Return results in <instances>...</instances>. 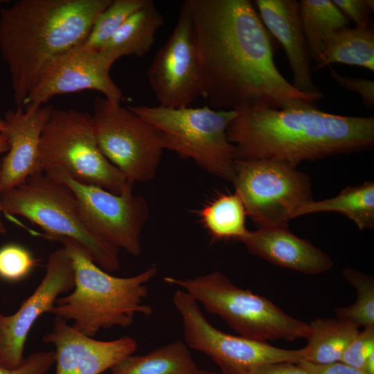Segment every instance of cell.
<instances>
[{
    "instance_id": "1",
    "label": "cell",
    "mask_w": 374,
    "mask_h": 374,
    "mask_svg": "<svg viewBox=\"0 0 374 374\" xmlns=\"http://www.w3.org/2000/svg\"><path fill=\"white\" fill-rule=\"evenodd\" d=\"M187 1L212 107L282 109L323 98L297 91L278 71L271 35L251 1Z\"/></svg>"
},
{
    "instance_id": "2",
    "label": "cell",
    "mask_w": 374,
    "mask_h": 374,
    "mask_svg": "<svg viewBox=\"0 0 374 374\" xmlns=\"http://www.w3.org/2000/svg\"><path fill=\"white\" fill-rule=\"evenodd\" d=\"M236 112L226 132L236 159H274L297 166L303 161L371 150L374 145L373 117L328 113L314 103Z\"/></svg>"
},
{
    "instance_id": "3",
    "label": "cell",
    "mask_w": 374,
    "mask_h": 374,
    "mask_svg": "<svg viewBox=\"0 0 374 374\" xmlns=\"http://www.w3.org/2000/svg\"><path fill=\"white\" fill-rule=\"evenodd\" d=\"M112 0H19L0 8V54L23 107L42 67L81 45Z\"/></svg>"
},
{
    "instance_id": "4",
    "label": "cell",
    "mask_w": 374,
    "mask_h": 374,
    "mask_svg": "<svg viewBox=\"0 0 374 374\" xmlns=\"http://www.w3.org/2000/svg\"><path fill=\"white\" fill-rule=\"evenodd\" d=\"M71 258L75 284L70 294L59 297L50 313L65 320L79 332L93 337L100 329L131 326L137 314L150 315L153 310L143 302L147 283L157 269L150 267L130 277L112 276L93 261L77 241L58 238Z\"/></svg>"
},
{
    "instance_id": "5",
    "label": "cell",
    "mask_w": 374,
    "mask_h": 374,
    "mask_svg": "<svg viewBox=\"0 0 374 374\" xmlns=\"http://www.w3.org/2000/svg\"><path fill=\"white\" fill-rule=\"evenodd\" d=\"M163 280L182 288L240 336L262 341H294L307 339L310 334L309 323L287 314L267 298L236 286L220 271Z\"/></svg>"
},
{
    "instance_id": "6",
    "label": "cell",
    "mask_w": 374,
    "mask_h": 374,
    "mask_svg": "<svg viewBox=\"0 0 374 374\" xmlns=\"http://www.w3.org/2000/svg\"><path fill=\"white\" fill-rule=\"evenodd\" d=\"M128 108L161 132L164 149L175 152L182 159H191L213 176L233 181L235 150L226 132L236 111L215 110L208 106L175 109L137 105Z\"/></svg>"
},
{
    "instance_id": "7",
    "label": "cell",
    "mask_w": 374,
    "mask_h": 374,
    "mask_svg": "<svg viewBox=\"0 0 374 374\" xmlns=\"http://www.w3.org/2000/svg\"><path fill=\"white\" fill-rule=\"evenodd\" d=\"M1 204L5 213L26 218L42 228L48 238L77 241L103 270L118 268V249L89 229L71 190L44 172L35 174L24 184L1 193Z\"/></svg>"
},
{
    "instance_id": "8",
    "label": "cell",
    "mask_w": 374,
    "mask_h": 374,
    "mask_svg": "<svg viewBox=\"0 0 374 374\" xmlns=\"http://www.w3.org/2000/svg\"><path fill=\"white\" fill-rule=\"evenodd\" d=\"M39 159L42 172L62 168L80 183L116 195L132 190L133 183L100 151L88 112L53 108L41 135Z\"/></svg>"
},
{
    "instance_id": "9",
    "label": "cell",
    "mask_w": 374,
    "mask_h": 374,
    "mask_svg": "<svg viewBox=\"0 0 374 374\" xmlns=\"http://www.w3.org/2000/svg\"><path fill=\"white\" fill-rule=\"evenodd\" d=\"M296 167L274 159H235V193L258 229L288 226L313 200L310 177Z\"/></svg>"
},
{
    "instance_id": "10",
    "label": "cell",
    "mask_w": 374,
    "mask_h": 374,
    "mask_svg": "<svg viewBox=\"0 0 374 374\" xmlns=\"http://www.w3.org/2000/svg\"><path fill=\"white\" fill-rule=\"evenodd\" d=\"M92 120L98 147L133 184L156 175L163 150L161 132L121 103L98 97Z\"/></svg>"
},
{
    "instance_id": "11",
    "label": "cell",
    "mask_w": 374,
    "mask_h": 374,
    "mask_svg": "<svg viewBox=\"0 0 374 374\" xmlns=\"http://www.w3.org/2000/svg\"><path fill=\"white\" fill-rule=\"evenodd\" d=\"M173 303L183 322L186 345L210 357L222 374H246L260 365L277 362L299 363L305 360L308 350L285 349L267 341L235 336L215 328L186 292L178 289Z\"/></svg>"
},
{
    "instance_id": "12",
    "label": "cell",
    "mask_w": 374,
    "mask_h": 374,
    "mask_svg": "<svg viewBox=\"0 0 374 374\" xmlns=\"http://www.w3.org/2000/svg\"><path fill=\"white\" fill-rule=\"evenodd\" d=\"M44 172L71 190L84 220L94 233L118 249L135 256L141 253V235L149 217L148 204L143 196L134 195L132 190L116 195L80 183L62 168Z\"/></svg>"
},
{
    "instance_id": "13",
    "label": "cell",
    "mask_w": 374,
    "mask_h": 374,
    "mask_svg": "<svg viewBox=\"0 0 374 374\" xmlns=\"http://www.w3.org/2000/svg\"><path fill=\"white\" fill-rule=\"evenodd\" d=\"M147 76L161 106L188 107L199 97L206 96L203 69L187 1L179 9L172 33L154 55Z\"/></svg>"
},
{
    "instance_id": "14",
    "label": "cell",
    "mask_w": 374,
    "mask_h": 374,
    "mask_svg": "<svg viewBox=\"0 0 374 374\" xmlns=\"http://www.w3.org/2000/svg\"><path fill=\"white\" fill-rule=\"evenodd\" d=\"M75 274L71 256L64 247L48 258L44 276L39 285L12 314L0 313V367L19 368L24 362V346L35 322L51 312L61 294L71 292Z\"/></svg>"
},
{
    "instance_id": "15",
    "label": "cell",
    "mask_w": 374,
    "mask_h": 374,
    "mask_svg": "<svg viewBox=\"0 0 374 374\" xmlns=\"http://www.w3.org/2000/svg\"><path fill=\"white\" fill-rule=\"evenodd\" d=\"M112 63L100 51L80 46L48 60L39 70L23 105L41 107L56 95L96 90L104 98L121 103L123 93L110 76Z\"/></svg>"
},
{
    "instance_id": "16",
    "label": "cell",
    "mask_w": 374,
    "mask_h": 374,
    "mask_svg": "<svg viewBox=\"0 0 374 374\" xmlns=\"http://www.w3.org/2000/svg\"><path fill=\"white\" fill-rule=\"evenodd\" d=\"M43 341L55 348V374H100L137 349V342L131 337L97 340L59 317H55L52 330L43 337Z\"/></svg>"
},
{
    "instance_id": "17",
    "label": "cell",
    "mask_w": 374,
    "mask_h": 374,
    "mask_svg": "<svg viewBox=\"0 0 374 374\" xmlns=\"http://www.w3.org/2000/svg\"><path fill=\"white\" fill-rule=\"evenodd\" d=\"M53 107L24 106L8 110L1 120L2 133L9 148L1 160L0 192L14 188L37 173L39 165V142L44 125Z\"/></svg>"
},
{
    "instance_id": "18",
    "label": "cell",
    "mask_w": 374,
    "mask_h": 374,
    "mask_svg": "<svg viewBox=\"0 0 374 374\" xmlns=\"http://www.w3.org/2000/svg\"><path fill=\"white\" fill-rule=\"evenodd\" d=\"M253 5L265 28L282 45L299 91L323 95L312 75L311 56L296 0H255Z\"/></svg>"
},
{
    "instance_id": "19",
    "label": "cell",
    "mask_w": 374,
    "mask_h": 374,
    "mask_svg": "<svg viewBox=\"0 0 374 374\" xmlns=\"http://www.w3.org/2000/svg\"><path fill=\"white\" fill-rule=\"evenodd\" d=\"M241 242L251 254L303 274L316 275L333 267L332 260L326 253L293 234L288 226L249 231Z\"/></svg>"
},
{
    "instance_id": "20",
    "label": "cell",
    "mask_w": 374,
    "mask_h": 374,
    "mask_svg": "<svg viewBox=\"0 0 374 374\" xmlns=\"http://www.w3.org/2000/svg\"><path fill=\"white\" fill-rule=\"evenodd\" d=\"M163 21L154 1L148 0L127 19L100 52L112 64L123 56L142 57L152 48Z\"/></svg>"
},
{
    "instance_id": "21",
    "label": "cell",
    "mask_w": 374,
    "mask_h": 374,
    "mask_svg": "<svg viewBox=\"0 0 374 374\" xmlns=\"http://www.w3.org/2000/svg\"><path fill=\"white\" fill-rule=\"evenodd\" d=\"M111 374H197L188 346L176 340L141 355L126 356L110 368Z\"/></svg>"
},
{
    "instance_id": "22",
    "label": "cell",
    "mask_w": 374,
    "mask_h": 374,
    "mask_svg": "<svg viewBox=\"0 0 374 374\" xmlns=\"http://www.w3.org/2000/svg\"><path fill=\"white\" fill-rule=\"evenodd\" d=\"M312 70L332 63L358 66L374 71V31L368 27H345L328 38Z\"/></svg>"
},
{
    "instance_id": "23",
    "label": "cell",
    "mask_w": 374,
    "mask_h": 374,
    "mask_svg": "<svg viewBox=\"0 0 374 374\" xmlns=\"http://www.w3.org/2000/svg\"><path fill=\"white\" fill-rule=\"evenodd\" d=\"M319 212H337L352 220L359 230L374 227V182L348 186L331 198L314 199L300 208L294 217Z\"/></svg>"
},
{
    "instance_id": "24",
    "label": "cell",
    "mask_w": 374,
    "mask_h": 374,
    "mask_svg": "<svg viewBox=\"0 0 374 374\" xmlns=\"http://www.w3.org/2000/svg\"><path fill=\"white\" fill-rule=\"evenodd\" d=\"M197 213L203 227L213 240L241 242L249 232L245 224L244 204L235 192L219 195Z\"/></svg>"
},
{
    "instance_id": "25",
    "label": "cell",
    "mask_w": 374,
    "mask_h": 374,
    "mask_svg": "<svg viewBox=\"0 0 374 374\" xmlns=\"http://www.w3.org/2000/svg\"><path fill=\"white\" fill-rule=\"evenodd\" d=\"M309 325L305 361L317 364L340 362L346 348L359 331L355 325L337 318H317Z\"/></svg>"
},
{
    "instance_id": "26",
    "label": "cell",
    "mask_w": 374,
    "mask_h": 374,
    "mask_svg": "<svg viewBox=\"0 0 374 374\" xmlns=\"http://www.w3.org/2000/svg\"><path fill=\"white\" fill-rule=\"evenodd\" d=\"M299 3L311 59L317 62L330 35L337 30L348 27L350 21L332 0H301Z\"/></svg>"
},
{
    "instance_id": "27",
    "label": "cell",
    "mask_w": 374,
    "mask_h": 374,
    "mask_svg": "<svg viewBox=\"0 0 374 374\" xmlns=\"http://www.w3.org/2000/svg\"><path fill=\"white\" fill-rule=\"evenodd\" d=\"M343 277L356 290L357 299L348 306L335 309L337 319L350 323L357 328L374 327V278L351 267L342 271Z\"/></svg>"
},
{
    "instance_id": "28",
    "label": "cell",
    "mask_w": 374,
    "mask_h": 374,
    "mask_svg": "<svg viewBox=\"0 0 374 374\" xmlns=\"http://www.w3.org/2000/svg\"><path fill=\"white\" fill-rule=\"evenodd\" d=\"M148 1L112 0L99 14L80 46L88 51H101L127 19L145 6Z\"/></svg>"
},
{
    "instance_id": "29",
    "label": "cell",
    "mask_w": 374,
    "mask_h": 374,
    "mask_svg": "<svg viewBox=\"0 0 374 374\" xmlns=\"http://www.w3.org/2000/svg\"><path fill=\"white\" fill-rule=\"evenodd\" d=\"M37 262L33 254L26 248L9 244L0 248V278L15 282L26 277Z\"/></svg>"
},
{
    "instance_id": "30",
    "label": "cell",
    "mask_w": 374,
    "mask_h": 374,
    "mask_svg": "<svg viewBox=\"0 0 374 374\" xmlns=\"http://www.w3.org/2000/svg\"><path fill=\"white\" fill-rule=\"evenodd\" d=\"M374 353V327L364 328L349 344L340 362L363 371L364 364Z\"/></svg>"
},
{
    "instance_id": "31",
    "label": "cell",
    "mask_w": 374,
    "mask_h": 374,
    "mask_svg": "<svg viewBox=\"0 0 374 374\" xmlns=\"http://www.w3.org/2000/svg\"><path fill=\"white\" fill-rule=\"evenodd\" d=\"M55 362L54 350L36 352L28 355L17 368L0 367V374H44Z\"/></svg>"
},
{
    "instance_id": "32",
    "label": "cell",
    "mask_w": 374,
    "mask_h": 374,
    "mask_svg": "<svg viewBox=\"0 0 374 374\" xmlns=\"http://www.w3.org/2000/svg\"><path fill=\"white\" fill-rule=\"evenodd\" d=\"M342 14L356 27H368L370 14L374 10L373 0H332Z\"/></svg>"
},
{
    "instance_id": "33",
    "label": "cell",
    "mask_w": 374,
    "mask_h": 374,
    "mask_svg": "<svg viewBox=\"0 0 374 374\" xmlns=\"http://www.w3.org/2000/svg\"><path fill=\"white\" fill-rule=\"evenodd\" d=\"M330 75L341 87L359 93L362 98L364 106L368 109L374 108V82L371 80L343 76L334 69H330Z\"/></svg>"
},
{
    "instance_id": "34",
    "label": "cell",
    "mask_w": 374,
    "mask_h": 374,
    "mask_svg": "<svg viewBox=\"0 0 374 374\" xmlns=\"http://www.w3.org/2000/svg\"><path fill=\"white\" fill-rule=\"evenodd\" d=\"M309 374H366L341 362L328 364H317L303 360L298 363Z\"/></svg>"
},
{
    "instance_id": "35",
    "label": "cell",
    "mask_w": 374,
    "mask_h": 374,
    "mask_svg": "<svg viewBox=\"0 0 374 374\" xmlns=\"http://www.w3.org/2000/svg\"><path fill=\"white\" fill-rule=\"evenodd\" d=\"M246 374H309L298 363L271 362L257 366Z\"/></svg>"
},
{
    "instance_id": "36",
    "label": "cell",
    "mask_w": 374,
    "mask_h": 374,
    "mask_svg": "<svg viewBox=\"0 0 374 374\" xmlns=\"http://www.w3.org/2000/svg\"><path fill=\"white\" fill-rule=\"evenodd\" d=\"M8 148L9 144L6 137L0 132V154L8 152Z\"/></svg>"
},
{
    "instance_id": "37",
    "label": "cell",
    "mask_w": 374,
    "mask_h": 374,
    "mask_svg": "<svg viewBox=\"0 0 374 374\" xmlns=\"http://www.w3.org/2000/svg\"><path fill=\"white\" fill-rule=\"evenodd\" d=\"M1 160L0 159V168H1ZM2 211L1 204V192H0V212ZM6 232V229L5 228L3 222L0 219V233H4Z\"/></svg>"
},
{
    "instance_id": "38",
    "label": "cell",
    "mask_w": 374,
    "mask_h": 374,
    "mask_svg": "<svg viewBox=\"0 0 374 374\" xmlns=\"http://www.w3.org/2000/svg\"><path fill=\"white\" fill-rule=\"evenodd\" d=\"M197 374H222V373L215 372V371H206V370H199Z\"/></svg>"
},
{
    "instance_id": "39",
    "label": "cell",
    "mask_w": 374,
    "mask_h": 374,
    "mask_svg": "<svg viewBox=\"0 0 374 374\" xmlns=\"http://www.w3.org/2000/svg\"><path fill=\"white\" fill-rule=\"evenodd\" d=\"M1 129V120H0V130Z\"/></svg>"
}]
</instances>
